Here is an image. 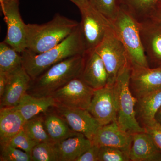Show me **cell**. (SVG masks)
Instances as JSON below:
<instances>
[{"mask_svg":"<svg viewBox=\"0 0 161 161\" xmlns=\"http://www.w3.org/2000/svg\"><path fill=\"white\" fill-rule=\"evenodd\" d=\"M79 24L59 13L46 23L26 24V51L33 54L46 52L61 43Z\"/></svg>","mask_w":161,"mask_h":161,"instance_id":"obj_1","label":"cell"},{"mask_svg":"<svg viewBox=\"0 0 161 161\" xmlns=\"http://www.w3.org/2000/svg\"><path fill=\"white\" fill-rule=\"evenodd\" d=\"M85 53L79 24L67 38L50 49L40 54L31 53L26 50L21 54L23 68L33 80L56 64Z\"/></svg>","mask_w":161,"mask_h":161,"instance_id":"obj_2","label":"cell"},{"mask_svg":"<svg viewBox=\"0 0 161 161\" xmlns=\"http://www.w3.org/2000/svg\"><path fill=\"white\" fill-rule=\"evenodd\" d=\"M84 54L62 60L31 80L27 94L36 97L51 96L73 79L80 78L84 63Z\"/></svg>","mask_w":161,"mask_h":161,"instance_id":"obj_3","label":"cell"},{"mask_svg":"<svg viewBox=\"0 0 161 161\" xmlns=\"http://www.w3.org/2000/svg\"><path fill=\"white\" fill-rule=\"evenodd\" d=\"M112 23L126 50L131 67H150L141 40L138 20L119 3L118 13Z\"/></svg>","mask_w":161,"mask_h":161,"instance_id":"obj_4","label":"cell"},{"mask_svg":"<svg viewBox=\"0 0 161 161\" xmlns=\"http://www.w3.org/2000/svg\"><path fill=\"white\" fill-rule=\"evenodd\" d=\"M131 65H128L119 75L114 84L118 104L117 121L123 130L134 133L146 132L136 118L135 106L137 99L130 90Z\"/></svg>","mask_w":161,"mask_h":161,"instance_id":"obj_5","label":"cell"},{"mask_svg":"<svg viewBox=\"0 0 161 161\" xmlns=\"http://www.w3.org/2000/svg\"><path fill=\"white\" fill-rule=\"evenodd\" d=\"M95 50L101 58L108 72V85H113L119 75L131 64L126 50L113 26Z\"/></svg>","mask_w":161,"mask_h":161,"instance_id":"obj_6","label":"cell"},{"mask_svg":"<svg viewBox=\"0 0 161 161\" xmlns=\"http://www.w3.org/2000/svg\"><path fill=\"white\" fill-rule=\"evenodd\" d=\"M79 11V28L85 52L95 49L112 27V21L90 4Z\"/></svg>","mask_w":161,"mask_h":161,"instance_id":"obj_7","label":"cell"},{"mask_svg":"<svg viewBox=\"0 0 161 161\" xmlns=\"http://www.w3.org/2000/svg\"><path fill=\"white\" fill-rule=\"evenodd\" d=\"M19 0H11L0 4L7 26V34L3 41L22 53L26 50V24L19 10Z\"/></svg>","mask_w":161,"mask_h":161,"instance_id":"obj_8","label":"cell"},{"mask_svg":"<svg viewBox=\"0 0 161 161\" xmlns=\"http://www.w3.org/2000/svg\"><path fill=\"white\" fill-rule=\"evenodd\" d=\"M87 110L101 126L116 121L118 104L114 85L95 90Z\"/></svg>","mask_w":161,"mask_h":161,"instance_id":"obj_9","label":"cell"},{"mask_svg":"<svg viewBox=\"0 0 161 161\" xmlns=\"http://www.w3.org/2000/svg\"><path fill=\"white\" fill-rule=\"evenodd\" d=\"M95 90L80 78L73 79L54 92L52 96L56 102L73 108L87 109Z\"/></svg>","mask_w":161,"mask_h":161,"instance_id":"obj_10","label":"cell"},{"mask_svg":"<svg viewBox=\"0 0 161 161\" xmlns=\"http://www.w3.org/2000/svg\"><path fill=\"white\" fill-rule=\"evenodd\" d=\"M53 109L72 130L82 134L91 141L101 126L87 109L68 108L57 102Z\"/></svg>","mask_w":161,"mask_h":161,"instance_id":"obj_11","label":"cell"},{"mask_svg":"<svg viewBox=\"0 0 161 161\" xmlns=\"http://www.w3.org/2000/svg\"><path fill=\"white\" fill-rule=\"evenodd\" d=\"M130 86L137 99L161 89V66L131 67Z\"/></svg>","mask_w":161,"mask_h":161,"instance_id":"obj_12","label":"cell"},{"mask_svg":"<svg viewBox=\"0 0 161 161\" xmlns=\"http://www.w3.org/2000/svg\"><path fill=\"white\" fill-rule=\"evenodd\" d=\"M132 133L123 130L117 121L101 126L92 141L93 145L98 147H115L130 152L132 145Z\"/></svg>","mask_w":161,"mask_h":161,"instance_id":"obj_13","label":"cell"},{"mask_svg":"<svg viewBox=\"0 0 161 161\" xmlns=\"http://www.w3.org/2000/svg\"><path fill=\"white\" fill-rule=\"evenodd\" d=\"M80 79L94 90L108 85V75L100 56L95 49L85 52Z\"/></svg>","mask_w":161,"mask_h":161,"instance_id":"obj_14","label":"cell"},{"mask_svg":"<svg viewBox=\"0 0 161 161\" xmlns=\"http://www.w3.org/2000/svg\"><path fill=\"white\" fill-rule=\"evenodd\" d=\"M138 21L141 40L149 64L161 66V27L148 19Z\"/></svg>","mask_w":161,"mask_h":161,"instance_id":"obj_15","label":"cell"},{"mask_svg":"<svg viewBox=\"0 0 161 161\" xmlns=\"http://www.w3.org/2000/svg\"><path fill=\"white\" fill-rule=\"evenodd\" d=\"M31 80L23 66L8 75L6 90L0 98V107L17 106L27 93Z\"/></svg>","mask_w":161,"mask_h":161,"instance_id":"obj_16","label":"cell"},{"mask_svg":"<svg viewBox=\"0 0 161 161\" xmlns=\"http://www.w3.org/2000/svg\"><path fill=\"white\" fill-rule=\"evenodd\" d=\"M129 152L131 161H161V151L147 132L132 133Z\"/></svg>","mask_w":161,"mask_h":161,"instance_id":"obj_17","label":"cell"},{"mask_svg":"<svg viewBox=\"0 0 161 161\" xmlns=\"http://www.w3.org/2000/svg\"><path fill=\"white\" fill-rule=\"evenodd\" d=\"M26 120L17 107H3L0 110V145L9 141L21 130Z\"/></svg>","mask_w":161,"mask_h":161,"instance_id":"obj_18","label":"cell"},{"mask_svg":"<svg viewBox=\"0 0 161 161\" xmlns=\"http://www.w3.org/2000/svg\"><path fill=\"white\" fill-rule=\"evenodd\" d=\"M92 145V141L81 134L56 143L58 161H76Z\"/></svg>","mask_w":161,"mask_h":161,"instance_id":"obj_19","label":"cell"},{"mask_svg":"<svg viewBox=\"0 0 161 161\" xmlns=\"http://www.w3.org/2000/svg\"><path fill=\"white\" fill-rule=\"evenodd\" d=\"M56 104V101L52 96L36 97L26 93L16 107L26 121L48 112Z\"/></svg>","mask_w":161,"mask_h":161,"instance_id":"obj_20","label":"cell"},{"mask_svg":"<svg viewBox=\"0 0 161 161\" xmlns=\"http://www.w3.org/2000/svg\"><path fill=\"white\" fill-rule=\"evenodd\" d=\"M161 106V89L137 99L135 106L136 118L142 127L155 120L156 113Z\"/></svg>","mask_w":161,"mask_h":161,"instance_id":"obj_21","label":"cell"},{"mask_svg":"<svg viewBox=\"0 0 161 161\" xmlns=\"http://www.w3.org/2000/svg\"><path fill=\"white\" fill-rule=\"evenodd\" d=\"M44 124L51 141L54 143L80 134L72 130L54 109L44 113Z\"/></svg>","mask_w":161,"mask_h":161,"instance_id":"obj_22","label":"cell"},{"mask_svg":"<svg viewBox=\"0 0 161 161\" xmlns=\"http://www.w3.org/2000/svg\"><path fill=\"white\" fill-rule=\"evenodd\" d=\"M21 53L4 41L0 43V73L7 75L23 67Z\"/></svg>","mask_w":161,"mask_h":161,"instance_id":"obj_23","label":"cell"},{"mask_svg":"<svg viewBox=\"0 0 161 161\" xmlns=\"http://www.w3.org/2000/svg\"><path fill=\"white\" fill-rule=\"evenodd\" d=\"M161 0H119L138 21L147 19Z\"/></svg>","mask_w":161,"mask_h":161,"instance_id":"obj_24","label":"cell"},{"mask_svg":"<svg viewBox=\"0 0 161 161\" xmlns=\"http://www.w3.org/2000/svg\"><path fill=\"white\" fill-rule=\"evenodd\" d=\"M23 130L37 143L52 142L44 124V113L26 121Z\"/></svg>","mask_w":161,"mask_h":161,"instance_id":"obj_25","label":"cell"},{"mask_svg":"<svg viewBox=\"0 0 161 161\" xmlns=\"http://www.w3.org/2000/svg\"><path fill=\"white\" fill-rule=\"evenodd\" d=\"M31 156L32 161H58L55 143L52 142L37 144L33 148Z\"/></svg>","mask_w":161,"mask_h":161,"instance_id":"obj_26","label":"cell"},{"mask_svg":"<svg viewBox=\"0 0 161 161\" xmlns=\"http://www.w3.org/2000/svg\"><path fill=\"white\" fill-rule=\"evenodd\" d=\"M90 5L110 21L115 19L119 6V0H88Z\"/></svg>","mask_w":161,"mask_h":161,"instance_id":"obj_27","label":"cell"},{"mask_svg":"<svg viewBox=\"0 0 161 161\" xmlns=\"http://www.w3.org/2000/svg\"><path fill=\"white\" fill-rule=\"evenodd\" d=\"M0 147L1 161H32L30 153L12 147L9 143Z\"/></svg>","mask_w":161,"mask_h":161,"instance_id":"obj_28","label":"cell"},{"mask_svg":"<svg viewBox=\"0 0 161 161\" xmlns=\"http://www.w3.org/2000/svg\"><path fill=\"white\" fill-rule=\"evenodd\" d=\"M129 152L115 147L99 148L98 161H130Z\"/></svg>","mask_w":161,"mask_h":161,"instance_id":"obj_29","label":"cell"},{"mask_svg":"<svg viewBox=\"0 0 161 161\" xmlns=\"http://www.w3.org/2000/svg\"><path fill=\"white\" fill-rule=\"evenodd\" d=\"M9 144L12 147L31 154L33 148L37 143L32 140L23 130L10 140Z\"/></svg>","mask_w":161,"mask_h":161,"instance_id":"obj_30","label":"cell"},{"mask_svg":"<svg viewBox=\"0 0 161 161\" xmlns=\"http://www.w3.org/2000/svg\"><path fill=\"white\" fill-rule=\"evenodd\" d=\"M161 151V125L155 120L144 127Z\"/></svg>","mask_w":161,"mask_h":161,"instance_id":"obj_31","label":"cell"},{"mask_svg":"<svg viewBox=\"0 0 161 161\" xmlns=\"http://www.w3.org/2000/svg\"><path fill=\"white\" fill-rule=\"evenodd\" d=\"M99 147L93 145L76 161H98Z\"/></svg>","mask_w":161,"mask_h":161,"instance_id":"obj_32","label":"cell"},{"mask_svg":"<svg viewBox=\"0 0 161 161\" xmlns=\"http://www.w3.org/2000/svg\"><path fill=\"white\" fill-rule=\"evenodd\" d=\"M153 22L161 27V2L160 1L150 13L148 17Z\"/></svg>","mask_w":161,"mask_h":161,"instance_id":"obj_33","label":"cell"},{"mask_svg":"<svg viewBox=\"0 0 161 161\" xmlns=\"http://www.w3.org/2000/svg\"><path fill=\"white\" fill-rule=\"evenodd\" d=\"M8 75L0 73V98L3 96L8 82Z\"/></svg>","mask_w":161,"mask_h":161,"instance_id":"obj_34","label":"cell"},{"mask_svg":"<svg viewBox=\"0 0 161 161\" xmlns=\"http://www.w3.org/2000/svg\"><path fill=\"white\" fill-rule=\"evenodd\" d=\"M74 3L80 9L87 6L90 4L88 0H69Z\"/></svg>","mask_w":161,"mask_h":161,"instance_id":"obj_35","label":"cell"},{"mask_svg":"<svg viewBox=\"0 0 161 161\" xmlns=\"http://www.w3.org/2000/svg\"><path fill=\"white\" fill-rule=\"evenodd\" d=\"M155 120L161 125V106L156 113Z\"/></svg>","mask_w":161,"mask_h":161,"instance_id":"obj_36","label":"cell"},{"mask_svg":"<svg viewBox=\"0 0 161 161\" xmlns=\"http://www.w3.org/2000/svg\"><path fill=\"white\" fill-rule=\"evenodd\" d=\"M9 1H11V0H0V4L9 2Z\"/></svg>","mask_w":161,"mask_h":161,"instance_id":"obj_37","label":"cell"},{"mask_svg":"<svg viewBox=\"0 0 161 161\" xmlns=\"http://www.w3.org/2000/svg\"></svg>","mask_w":161,"mask_h":161,"instance_id":"obj_38","label":"cell"}]
</instances>
